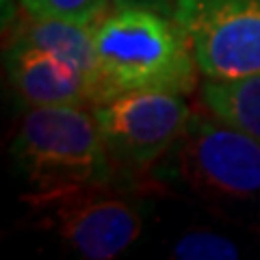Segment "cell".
Returning <instances> with one entry per match:
<instances>
[{
  "label": "cell",
  "mask_w": 260,
  "mask_h": 260,
  "mask_svg": "<svg viewBox=\"0 0 260 260\" xmlns=\"http://www.w3.org/2000/svg\"><path fill=\"white\" fill-rule=\"evenodd\" d=\"M167 154L172 172L198 193L221 200L260 195V139L219 117L191 115Z\"/></svg>",
  "instance_id": "obj_4"
},
{
  "label": "cell",
  "mask_w": 260,
  "mask_h": 260,
  "mask_svg": "<svg viewBox=\"0 0 260 260\" xmlns=\"http://www.w3.org/2000/svg\"><path fill=\"white\" fill-rule=\"evenodd\" d=\"M113 165L145 169L176 145L191 119L189 104L174 91H126L91 109Z\"/></svg>",
  "instance_id": "obj_5"
},
{
  "label": "cell",
  "mask_w": 260,
  "mask_h": 260,
  "mask_svg": "<svg viewBox=\"0 0 260 260\" xmlns=\"http://www.w3.org/2000/svg\"><path fill=\"white\" fill-rule=\"evenodd\" d=\"M202 100L213 117L260 139V72L237 80H206Z\"/></svg>",
  "instance_id": "obj_8"
},
{
  "label": "cell",
  "mask_w": 260,
  "mask_h": 260,
  "mask_svg": "<svg viewBox=\"0 0 260 260\" xmlns=\"http://www.w3.org/2000/svg\"><path fill=\"white\" fill-rule=\"evenodd\" d=\"M174 20L208 80L260 72V0H178Z\"/></svg>",
  "instance_id": "obj_6"
},
{
  "label": "cell",
  "mask_w": 260,
  "mask_h": 260,
  "mask_svg": "<svg viewBox=\"0 0 260 260\" xmlns=\"http://www.w3.org/2000/svg\"><path fill=\"white\" fill-rule=\"evenodd\" d=\"M178 0H111L113 9H150L165 15H174Z\"/></svg>",
  "instance_id": "obj_11"
},
{
  "label": "cell",
  "mask_w": 260,
  "mask_h": 260,
  "mask_svg": "<svg viewBox=\"0 0 260 260\" xmlns=\"http://www.w3.org/2000/svg\"><path fill=\"white\" fill-rule=\"evenodd\" d=\"M24 13L44 20H65L93 26L113 7L111 0H20Z\"/></svg>",
  "instance_id": "obj_9"
},
{
  "label": "cell",
  "mask_w": 260,
  "mask_h": 260,
  "mask_svg": "<svg viewBox=\"0 0 260 260\" xmlns=\"http://www.w3.org/2000/svg\"><path fill=\"white\" fill-rule=\"evenodd\" d=\"M93 50L104 100L143 89L186 95L198 85V63L174 15L111 9L93 24Z\"/></svg>",
  "instance_id": "obj_3"
},
{
  "label": "cell",
  "mask_w": 260,
  "mask_h": 260,
  "mask_svg": "<svg viewBox=\"0 0 260 260\" xmlns=\"http://www.w3.org/2000/svg\"><path fill=\"white\" fill-rule=\"evenodd\" d=\"M239 245L215 230H189L176 241L172 258L178 260H237Z\"/></svg>",
  "instance_id": "obj_10"
},
{
  "label": "cell",
  "mask_w": 260,
  "mask_h": 260,
  "mask_svg": "<svg viewBox=\"0 0 260 260\" xmlns=\"http://www.w3.org/2000/svg\"><path fill=\"white\" fill-rule=\"evenodd\" d=\"M56 234L85 260H113L141 237L143 217L130 198L98 184L44 204Z\"/></svg>",
  "instance_id": "obj_7"
},
{
  "label": "cell",
  "mask_w": 260,
  "mask_h": 260,
  "mask_svg": "<svg viewBox=\"0 0 260 260\" xmlns=\"http://www.w3.org/2000/svg\"><path fill=\"white\" fill-rule=\"evenodd\" d=\"M5 72L24 107L104 102L102 76L93 50V26L44 20L24 13L5 46Z\"/></svg>",
  "instance_id": "obj_1"
},
{
  "label": "cell",
  "mask_w": 260,
  "mask_h": 260,
  "mask_svg": "<svg viewBox=\"0 0 260 260\" xmlns=\"http://www.w3.org/2000/svg\"><path fill=\"white\" fill-rule=\"evenodd\" d=\"M9 152L30 184L28 202L37 206L113 182V162L87 107L52 104L28 109Z\"/></svg>",
  "instance_id": "obj_2"
}]
</instances>
